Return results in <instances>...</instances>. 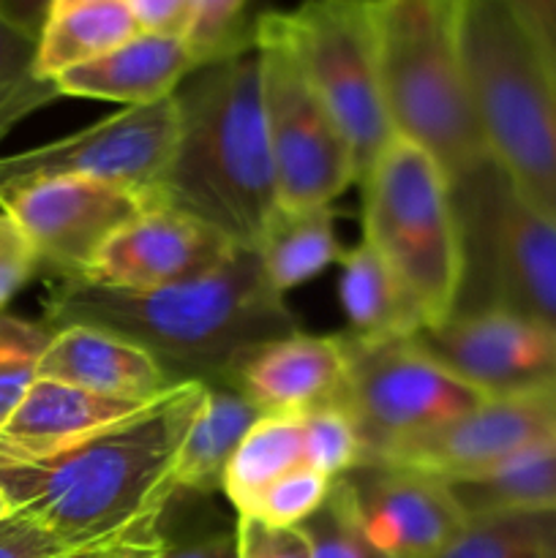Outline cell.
I'll use <instances>...</instances> for the list:
<instances>
[{"label": "cell", "instance_id": "cell-28", "mask_svg": "<svg viewBox=\"0 0 556 558\" xmlns=\"http://www.w3.org/2000/svg\"><path fill=\"white\" fill-rule=\"evenodd\" d=\"M38 38L0 14V145L25 118L60 98L36 71Z\"/></svg>", "mask_w": 556, "mask_h": 558}, {"label": "cell", "instance_id": "cell-9", "mask_svg": "<svg viewBox=\"0 0 556 558\" xmlns=\"http://www.w3.org/2000/svg\"><path fill=\"white\" fill-rule=\"evenodd\" d=\"M347 379L341 403L354 420L363 463H376L396 447L420 439L485 401L431 357L414 338L363 341L341 332Z\"/></svg>", "mask_w": 556, "mask_h": 558}, {"label": "cell", "instance_id": "cell-24", "mask_svg": "<svg viewBox=\"0 0 556 558\" xmlns=\"http://www.w3.org/2000/svg\"><path fill=\"white\" fill-rule=\"evenodd\" d=\"M136 33L142 31L125 0H93L52 11L38 36V76L55 82L63 71L112 52Z\"/></svg>", "mask_w": 556, "mask_h": 558}, {"label": "cell", "instance_id": "cell-10", "mask_svg": "<svg viewBox=\"0 0 556 558\" xmlns=\"http://www.w3.org/2000/svg\"><path fill=\"white\" fill-rule=\"evenodd\" d=\"M262 71V107L276 169L278 207H327L358 183L349 142L305 80L276 11L254 20Z\"/></svg>", "mask_w": 556, "mask_h": 558}, {"label": "cell", "instance_id": "cell-42", "mask_svg": "<svg viewBox=\"0 0 556 558\" xmlns=\"http://www.w3.org/2000/svg\"><path fill=\"white\" fill-rule=\"evenodd\" d=\"M11 501H9V496H5V490L0 488V521H3V518H9L11 515Z\"/></svg>", "mask_w": 556, "mask_h": 558}, {"label": "cell", "instance_id": "cell-40", "mask_svg": "<svg viewBox=\"0 0 556 558\" xmlns=\"http://www.w3.org/2000/svg\"><path fill=\"white\" fill-rule=\"evenodd\" d=\"M156 558H238V537L232 532L213 534L185 545H167Z\"/></svg>", "mask_w": 556, "mask_h": 558}, {"label": "cell", "instance_id": "cell-13", "mask_svg": "<svg viewBox=\"0 0 556 558\" xmlns=\"http://www.w3.org/2000/svg\"><path fill=\"white\" fill-rule=\"evenodd\" d=\"M556 445V381L488 396L463 417L396 447L376 463L418 469L445 483L499 472ZM363 466V463H360Z\"/></svg>", "mask_w": 556, "mask_h": 558}, {"label": "cell", "instance_id": "cell-1", "mask_svg": "<svg viewBox=\"0 0 556 558\" xmlns=\"http://www.w3.org/2000/svg\"><path fill=\"white\" fill-rule=\"evenodd\" d=\"M44 308L52 330L90 325L118 332L150 352L174 381L202 385H234L251 352L298 330L249 248L207 276L150 292L49 278Z\"/></svg>", "mask_w": 556, "mask_h": 558}, {"label": "cell", "instance_id": "cell-16", "mask_svg": "<svg viewBox=\"0 0 556 558\" xmlns=\"http://www.w3.org/2000/svg\"><path fill=\"white\" fill-rule=\"evenodd\" d=\"M238 245L218 229L174 207H153L104 248L82 281L93 287L150 292L207 276L229 262ZM74 281V278H71Z\"/></svg>", "mask_w": 556, "mask_h": 558}, {"label": "cell", "instance_id": "cell-41", "mask_svg": "<svg viewBox=\"0 0 556 558\" xmlns=\"http://www.w3.org/2000/svg\"><path fill=\"white\" fill-rule=\"evenodd\" d=\"M55 0H0V14L33 38L41 36Z\"/></svg>", "mask_w": 556, "mask_h": 558}, {"label": "cell", "instance_id": "cell-34", "mask_svg": "<svg viewBox=\"0 0 556 558\" xmlns=\"http://www.w3.org/2000/svg\"><path fill=\"white\" fill-rule=\"evenodd\" d=\"M238 558H311V543L300 526H270L254 518H238Z\"/></svg>", "mask_w": 556, "mask_h": 558}, {"label": "cell", "instance_id": "cell-31", "mask_svg": "<svg viewBox=\"0 0 556 558\" xmlns=\"http://www.w3.org/2000/svg\"><path fill=\"white\" fill-rule=\"evenodd\" d=\"M303 428L309 466L333 483L363 463V445H360L354 420L338 403L305 414Z\"/></svg>", "mask_w": 556, "mask_h": 558}, {"label": "cell", "instance_id": "cell-35", "mask_svg": "<svg viewBox=\"0 0 556 558\" xmlns=\"http://www.w3.org/2000/svg\"><path fill=\"white\" fill-rule=\"evenodd\" d=\"M41 267L25 229L5 210H0V311Z\"/></svg>", "mask_w": 556, "mask_h": 558}, {"label": "cell", "instance_id": "cell-23", "mask_svg": "<svg viewBox=\"0 0 556 558\" xmlns=\"http://www.w3.org/2000/svg\"><path fill=\"white\" fill-rule=\"evenodd\" d=\"M254 251L267 283L283 298L338 265L343 251L336 238V213L330 205L303 210L278 207Z\"/></svg>", "mask_w": 556, "mask_h": 558}, {"label": "cell", "instance_id": "cell-36", "mask_svg": "<svg viewBox=\"0 0 556 558\" xmlns=\"http://www.w3.org/2000/svg\"><path fill=\"white\" fill-rule=\"evenodd\" d=\"M69 550L74 548L22 512L0 521V558H58Z\"/></svg>", "mask_w": 556, "mask_h": 558}, {"label": "cell", "instance_id": "cell-11", "mask_svg": "<svg viewBox=\"0 0 556 558\" xmlns=\"http://www.w3.org/2000/svg\"><path fill=\"white\" fill-rule=\"evenodd\" d=\"M180 136L178 98L120 112L31 150L0 156V189L44 178H90L161 202Z\"/></svg>", "mask_w": 556, "mask_h": 558}, {"label": "cell", "instance_id": "cell-22", "mask_svg": "<svg viewBox=\"0 0 556 558\" xmlns=\"http://www.w3.org/2000/svg\"><path fill=\"white\" fill-rule=\"evenodd\" d=\"M265 417L238 385H207L174 461V494H216L240 441Z\"/></svg>", "mask_w": 556, "mask_h": 558}, {"label": "cell", "instance_id": "cell-30", "mask_svg": "<svg viewBox=\"0 0 556 558\" xmlns=\"http://www.w3.org/2000/svg\"><path fill=\"white\" fill-rule=\"evenodd\" d=\"M311 543V558H387L368 543L358 523L347 480L330 485L325 505L300 523Z\"/></svg>", "mask_w": 556, "mask_h": 558}, {"label": "cell", "instance_id": "cell-7", "mask_svg": "<svg viewBox=\"0 0 556 558\" xmlns=\"http://www.w3.org/2000/svg\"><path fill=\"white\" fill-rule=\"evenodd\" d=\"M363 240L392 267L436 327L456 314L461 289V232L452 185L434 156L392 134L360 183Z\"/></svg>", "mask_w": 556, "mask_h": 558}, {"label": "cell", "instance_id": "cell-5", "mask_svg": "<svg viewBox=\"0 0 556 558\" xmlns=\"http://www.w3.org/2000/svg\"><path fill=\"white\" fill-rule=\"evenodd\" d=\"M463 60L488 156L556 221V74L505 0H463Z\"/></svg>", "mask_w": 556, "mask_h": 558}, {"label": "cell", "instance_id": "cell-21", "mask_svg": "<svg viewBox=\"0 0 556 558\" xmlns=\"http://www.w3.org/2000/svg\"><path fill=\"white\" fill-rule=\"evenodd\" d=\"M338 300L347 314L349 336L363 341L414 338L425 316L392 267L365 240L338 259Z\"/></svg>", "mask_w": 556, "mask_h": 558}, {"label": "cell", "instance_id": "cell-32", "mask_svg": "<svg viewBox=\"0 0 556 558\" xmlns=\"http://www.w3.org/2000/svg\"><path fill=\"white\" fill-rule=\"evenodd\" d=\"M330 485L333 480H327L322 472L300 466L276 480L267 490H262L249 512L238 518H254V521L270 523V526H300L325 505Z\"/></svg>", "mask_w": 556, "mask_h": 558}, {"label": "cell", "instance_id": "cell-26", "mask_svg": "<svg viewBox=\"0 0 556 558\" xmlns=\"http://www.w3.org/2000/svg\"><path fill=\"white\" fill-rule=\"evenodd\" d=\"M447 485L467 518L501 510H556V445L499 472Z\"/></svg>", "mask_w": 556, "mask_h": 558}, {"label": "cell", "instance_id": "cell-39", "mask_svg": "<svg viewBox=\"0 0 556 558\" xmlns=\"http://www.w3.org/2000/svg\"><path fill=\"white\" fill-rule=\"evenodd\" d=\"M505 5L556 74V0H505Z\"/></svg>", "mask_w": 556, "mask_h": 558}, {"label": "cell", "instance_id": "cell-4", "mask_svg": "<svg viewBox=\"0 0 556 558\" xmlns=\"http://www.w3.org/2000/svg\"><path fill=\"white\" fill-rule=\"evenodd\" d=\"M376 60L392 134L458 180L488 156L467 60L463 0H371Z\"/></svg>", "mask_w": 556, "mask_h": 558}, {"label": "cell", "instance_id": "cell-2", "mask_svg": "<svg viewBox=\"0 0 556 558\" xmlns=\"http://www.w3.org/2000/svg\"><path fill=\"white\" fill-rule=\"evenodd\" d=\"M207 385L183 381L134 417L38 461L0 458L11 510L33 518L71 548L161 521L174 496V461Z\"/></svg>", "mask_w": 556, "mask_h": 558}, {"label": "cell", "instance_id": "cell-15", "mask_svg": "<svg viewBox=\"0 0 556 558\" xmlns=\"http://www.w3.org/2000/svg\"><path fill=\"white\" fill-rule=\"evenodd\" d=\"M343 480L360 529L387 558H434L469 521L450 485L418 469L363 463Z\"/></svg>", "mask_w": 556, "mask_h": 558}, {"label": "cell", "instance_id": "cell-8", "mask_svg": "<svg viewBox=\"0 0 556 558\" xmlns=\"http://www.w3.org/2000/svg\"><path fill=\"white\" fill-rule=\"evenodd\" d=\"M276 16L305 80L349 142L360 185L392 140L371 0H303Z\"/></svg>", "mask_w": 556, "mask_h": 558}, {"label": "cell", "instance_id": "cell-37", "mask_svg": "<svg viewBox=\"0 0 556 558\" xmlns=\"http://www.w3.org/2000/svg\"><path fill=\"white\" fill-rule=\"evenodd\" d=\"M142 33L189 38L200 0H125Z\"/></svg>", "mask_w": 556, "mask_h": 558}, {"label": "cell", "instance_id": "cell-6", "mask_svg": "<svg viewBox=\"0 0 556 558\" xmlns=\"http://www.w3.org/2000/svg\"><path fill=\"white\" fill-rule=\"evenodd\" d=\"M450 185L463 259L456 314L494 308L556 327L554 218L532 205L494 158Z\"/></svg>", "mask_w": 556, "mask_h": 558}, {"label": "cell", "instance_id": "cell-19", "mask_svg": "<svg viewBox=\"0 0 556 558\" xmlns=\"http://www.w3.org/2000/svg\"><path fill=\"white\" fill-rule=\"evenodd\" d=\"M196 69L202 65L185 38L136 33L112 52L63 71L55 87L60 96L145 107L174 96Z\"/></svg>", "mask_w": 556, "mask_h": 558}, {"label": "cell", "instance_id": "cell-3", "mask_svg": "<svg viewBox=\"0 0 556 558\" xmlns=\"http://www.w3.org/2000/svg\"><path fill=\"white\" fill-rule=\"evenodd\" d=\"M174 98L180 136L164 174L161 205L254 251L278 210L256 47L196 69Z\"/></svg>", "mask_w": 556, "mask_h": 558}, {"label": "cell", "instance_id": "cell-18", "mask_svg": "<svg viewBox=\"0 0 556 558\" xmlns=\"http://www.w3.org/2000/svg\"><path fill=\"white\" fill-rule=\"evenodd\" d=\"M38 379L63 381L80 390L136 403H150L174 385H183L134 341L90 325L55 330L38 365Z\"/></svg>", "mask_w": 556, "mask_h": 558}, {"label": "cell", "instance_id": "cell-43", "mask_svg": "<svg viewBox=\"0 0 556 558\" xmlns=\"http://www.w3.org/2000/svg\"><path fill=\"white\" fill-rule=\"evenodd\" d=\"M80 3H93V0H55V3H52V11H58V9H69V5H80ZM52 11H49V14H52Z\"/></svg>", "mask_w": 556, "mask_h": 558}, {"label": "cell", "instance_id": "cell-17", "mask_svg": "<svg viewBox=\"0 0 556 558\" xmlns=\"http://www.w3.org/2000/svg\"><path fill=\"white\" fill-rule=\"evenodd\" d=\"M343 379L347 354L341 336L294 330L251 352L234 385L262 414L305 417L322 407L341 403Z\"/></svg>", "mask_w": 556, "mask_h": 558}, {"label": "cell", "instance_id": "cell-12", "mask_svg": "<svg viewBox=\"0 0 556 558\" xmlns=\"http://www.w3.org/2000/svg\"><path fill=\"white\" fill-rule=\"evenodd\" d=\"M153 207L161 202L90 178H44L0 189V210L25 229L49 278L74 281H82L104 248Z\"/></svg>", "mask_w": 556, "mask_h": 558}, {"label": "cell", "instance_id": "cell-27", "mask_svg": "<svg viewBox=\"0 0 556 558\" xmlns=\"http://www.w3.org/2000/svg\"><path fill=\"white\" fill-rule=\"evenodd\" d=\"M434 558H556V510L474 515Z\"/></svg>", "mask_w": 556, "mask_h": 558}, {"label": "cell", "instance_id": "cell-38", "mask_svg": "<svg viewBox=\"0 0 556 558\" xmlns=\"http://www.w3.org/2000/svg\"><path fill=\"white\" fill-rule=\"evenodd\" d=\"M158 523L161 521H147L131 532L120 534V537L74 548L58 558H156L169 545L164 534L158 532Z\"/></svg>", "mask_w": 556, "mask_h": 558}, {"label": "cell", "instance_id": "cell-14", "mask_svg": "<svg viewBox=\"0 0 556 558\" xmlns=\"http://www.w3.org/2000/svg\"><path fill=\"white\" fill-rule=\"evenodd\" d=\"M414 341L483 396L556 381V327L510 311L456 314L423 327Z\"/></svg>", "mask_w": 556, "mask_h": 558}, {"label": "cell", "instance_id": "cell-20", "mask_svg": "<svg viewBox=\"0 0 556 558\" xmlns=\"http://www.w3.org/2000/svg\"><path fill=\"white\" fill-rule=\"evenodd\" d=\"M145 407L147 403L98 396L63 381L38 379L9 423L0 428V458L5 461L49 458L109 425L134 417Z\"/></svg>", "mask_w": 556, "mask_h": 558}, {"label": "cell", "instance_id": "cell-29", "mask_svg": "<svg viewBox=\"0 0 556 558\" xmlns=\"http://www.w3.org/2000/svg\"><path fill=\"white\" fill-rule=\"evenodd\" d=\"M52 336V327L0 311V428L38 381V365Z\"/></svg>", "mask_w": 556, "mask_h": 558}, {"label": "cell", "instance_id": "cell-33", "mask_svg": "<svg viewBox=\"0 0 556 558\" xmlns=\"http://www.w3.org/2000/svg\"><path fill=\"white\" fill-rule=\"evenodd\" d=\"M249 0H200L196 20L189 33V47L194 49L200 65L229 58L254 44V20H245Z\"/></svg>", "mask_w": 556, "mask_h": 558}, {"label": "cell", "instance_id": "cell-25", "mask_svg": "<svg viewBox=\"0 0 556 558\" xmlns=\"http://www.w3.org/2000/svg\"><path fill=\"white\" fill-rule=\"evenodd\" d=\"M300 466H309L303 417L265 414L240 441L223 474L221 490L234 512L245 515L262 490Z\"/></svg>", "mask_w": 556, "mask_h": 558}]
</instances>
